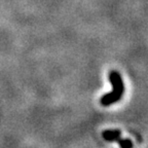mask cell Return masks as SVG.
I'll return each mask as SVG.
<instances>
[{
    "instance_id": "7a4b0ae2",
    "label": "cell",
    "mask_w": 148,
    "mask_h": 148,
    "mask_svg": "<svg viewBox=\"0 0 148 148\" xmlns=\"http://www.w3.org/2000/svg\"><path fill=\"white\" fill-rule=\"evenodd\" d=\"M120 135L121 132L119 130H106L103 132L102 136L104 138V140L108 142H113V141H117V139L120 138Z\"/></svg>"
},
{
    "instance_id": "6da1fadb",
    "label": "cell",
    "mask_w": 148,
    "mask_h": 148,
    "mask_svg": "<svg viewBox=\"0 0 148 148\" xmlns=\"http://www.w3.org/2000/svg\"><path fill=\"white\" fill-rule=\"evenodd\" d=\"M109 79L112 84V92L106 94L101 98V104L103 106H109V105H112L118 102L123 97V90H125L123 79L117 71L115 70L111 71L109 74Z\"/></svg>"
},
{
    "instance_id": "3957f363",
    "label": "cell",
    "mask_w": 148,
    "mask_h": 148,
    "mask_svg": "<svg viewBox=\"0 0 148 148\" xmlns=\"http://www.w3.org/2000/svg\"><path fill=\"white\" fill-rule=\"evenodd\" d=\"M117 142L119 143L121 148H132L133 147V142L130 139H117Z\"/></svg>"
}]
</instances>
